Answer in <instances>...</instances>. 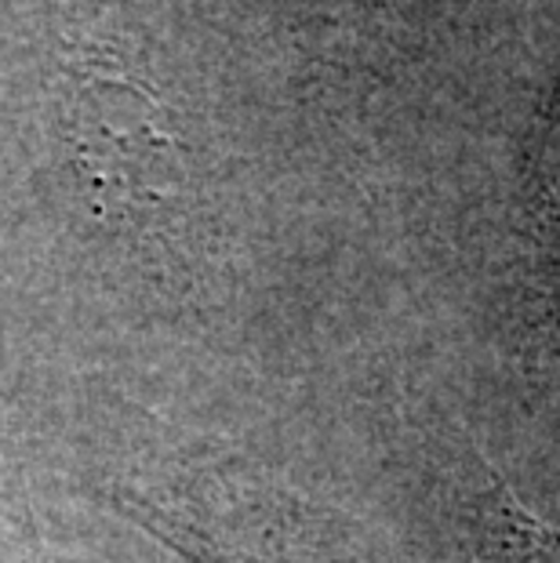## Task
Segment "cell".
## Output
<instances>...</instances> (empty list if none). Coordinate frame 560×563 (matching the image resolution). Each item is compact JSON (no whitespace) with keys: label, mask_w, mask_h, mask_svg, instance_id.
I'll return each mask as SVG.
<instances>
[{"label":"cell","mask_w":560,"mask_h":563,"mask_svg":"<svg viewBox=\"0 0 560 563\" xmlns=\"http://www.w3.org/2000/svg\"><path fill=\"white\" fill-rule=\"evenodd\" d=\"M63 135L95 208L139 219L178 200L183 153L164 102L85 41L63 55Z\"/></svg>","instance_id":"obj_1"},{"label":"cell","mask_w":560,"mask_h":563,"mask_svg":"<svg viewBox=\"0 0 560 563\" xmlns=\"http://www.w3.org/2000/svg\"><path fill=\"white\" fill-rule=\"evenodd\" d=\"M430 0H295V22L320 55H372L411 30Z\"/></svg>","instance_id":"obj_2"},{"label":"cell","mask_w":560,"mask_h":563,"mask_svg":"<svg viewBox=\"0 0 560 563\" xmlns=\"http://www.w3.org/2000/svg\"><path fill=\"white\" fill-rule=\"evenodd\" d=\"M492 531L506 563H560V531L520 509L503 484L492 490Z\"/></svg>","instance_id":"obj_3"},{"label":"cell","mask_w":560,"mask_h":563,"mask_svg":"<svg viewBox=\"0 0 560 563\" xmlns=\"http://www.w3.org/2000/svg\"><path fill=\"white\" fill-rule=\"evenodd\" d=\"M539 186H542L546 219H550V230L560 241V102H557L553 124H550V131H546L542 164H539Z\"/></svg>","instance_id":"obj_4"}]
</instances>
